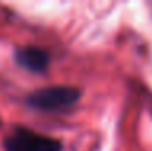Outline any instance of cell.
<instances>
[{
  "label": "cell",
  "mask_w": 152,
  "mask_h": 151,
  "mask_svg": "<svg viewBox=\"0 0 152 151\" xmlns=\"http://www.w3.org/2000/svg\"><path fill=\"white\" fill-rule=\"evenodd\" d=\"M7 151H61V145L57 140L34 133L26 128L13 132L5 138Z\"/></svg>",
  "instance_id": "7a4b0ae2"
},
{
  "label": "cell",
  "mask_w": 152,
  "mask_h": 151,
  "mask_svg": "<svg viewBox=\"0 0 152 151\" xmlns=\"http://www.w3.org/2000/svg\"><path fill=\"white\" fill-rule=\"evenodd\" d=\"M79 98V91L68 86H52L32 93L28 98V104L41 110H63L71 107Z\"/></svg>",
  "instance_id": "6da1fadb"
},
{
  "label": "cell",
  "mask_w": 152,
  "mask_h": 151,
  "mask_svg": "<svg viewBox=\"0 0 152 151\" xmlns=\"http://www.w3.org/2000/svg\"><path fill=\"white\" fill-rule=\"evenodd\" d=\"M16 62L31 71H44L49 67V55L37 47H24L16 52Z\"/></svg>",
  "instance_id": "3957f363"
}]
</instances>
